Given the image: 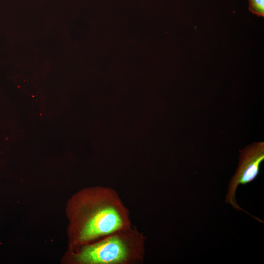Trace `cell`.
<instances>
[{
    "label": "cell",
    "mask_w": 264,
    "mask_h": 264,
    "mask_svg": "<svg viewBox=\"0 0 264 264\" xmlns=\"http://www.w3.org/2000/svg\"><path fill=\"white\" fill-rule=\"evenodd\" d=\"M249 10L258 16H264V0H248Z\"/></svg>",
    "instance_id": "277c9868"
},
{
    "label": "cell",
    "mask_w": 264,
    "mask_h": 264,
    "mask_svg": "<svg viewBox=\"0 0 264 264\" xmlns=\"http://www.w3.org/2000/svg\"><path fill=\"white\" fill-rule=\"evenodd\" d=\"M76 199L74 243L80 247L132 224L128 209L112 188H93Z\"/></svg>",
    "instance_id": "6da1fadb"
},
{
    "label": "cell",
    "mask_w": 264,
    "mask_h": 264,
    "mask_svg": "<svg viewBox=\"0 0 264 264\" xmlns=\"http://www.w3.org/2000/svg\"><path fill=\"white\" fill-rule=\"evenodd\" d=\"M145 244L144 234L132 224L80 247L72 258L80 264H139L144 259Z\"/></svg>",
    "instance_id": "7a4b0ae2"
},
{
    "label": "cell",
    "mask_w": 264,
    "mask_h": 264,
    "mask_svg": "<svg viewBox=\"0 0 264 264\" xmlns=\"http://www.w3.org/2000/svg\"><path fill=\"white\" fill-rule=\"evenodd\" d=\"M264 159V143H254L244 148L240 155L238 167L229 185L226 201L238 210H242L235 200V193L240 184H247L258 176Z\"/></svg>",
    "instance_id": "3957f363"
}]
</instances>
